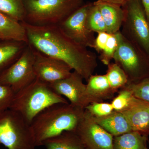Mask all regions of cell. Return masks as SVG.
I'll return each instance as SVG.
<instances>
[{"label": "cell", "instance_id": "6da1fadb", "mask_svg": "<svg viewBox=\"0 0 149 149\" xmlns=\"http://www.w3.org/2000/svg\"><path fill=\"white\" fill-rule=\"evenodd\" d=\"M21 22L32 47L64 62L87 81L93 75L97 66L96 54L68 37L58 25L38 26Z\"/></svg>", "mask_w": 149, "mask_h": 149}, {"label": "cell", "instance_id": "7a4b0ae2", "mask_svg": "<svg viewBox=\"0 0 149 149\" xmlns=\"http://www.w3.org/2000/svg\"><path fill=\"white\" fill-rule=\"evenodd\" d=\"M85 110L70 103L57 104L41 112L31 123L37 146L65 131L75 132Z\"/></svg>", "mask_w": 149, "mask_h": 149}, {"label": "cell", "instance_id": "3957f363", "mask_svg": "<svg viewBox=\"0 0 149 149\" xmlns=\"http://www.w3.org/2000/svg\"><path fill=\"white\" fill-rule=\"evenodd\" d=\"M67 100L53 90L49 83L36 80L15 93L10 109L22 116L29 124L47 108L57 104H68Z\"/></svg>", "mask_w": 149, "mask_h": 149}, {"label": "cell", "instance_id": "277c9868", "mask_svg": "<svg viewBox=\"0 0 149 149\" xmlns=\"http://www.w3.org/2000/svg\"><path fill=\"white\" fill-rule=\"evenodd\" d=\"M84 3V0H24L23 22L35 26L58 25Z\"/></svg>", "mask_w": 149, "mask_h": 149}, {"label": "cell", "instance_id": "5b68a950", "mask_svg": "<svg viewBox=\"0 0 149 149\" xmlns=\"http://www.w3.org/2000/svg\"><path fill=\"white\" fill-rule=\"evenodd\" d=\"M0 144L7 149H35L37 147L31 124L11 109L0 113Z\"/></svg>", "mask_w": 149, "mask_h": 149}, {"label": "cell", "instance_id": "8992f818", "mask_svg": "<svg viewBox=\"0 0 149 149\" xmlns=\"http://www.w3.org/2000/svg\"><path fill=\"white\" fill-rule=\"evenodd\" d=\"M125 12L122 35L149 58V22L140 0H128L122 7Z\"/></svg>", "mask_w": 149, "mask_h": 149}, {"label": "cell", "instance_id": "52a82bcc", "mask_svg": "<svg viewBox=\"0 0 149 149\" xmlns=\"http://www.w3.org/2000/svg\"><path fill=\"white\" fill-rule=\"evenodd\" d=\"M113 59L125 72L128 84L138 83L149 76V58L121 33Z\"/></svg>", "mask_w": 149, "mask_h": 149}, {"label": "cell", "instance_id": "ba28073f", "mask_svg": "<svg viewBox=\"0 0 149 149\" xmlns=\"http://www.w3.org/2000/svg\"><path fill=\"white\" fill-rule=\"evenodd\" d=\"M34 49L28 44L19 58L0 76V83L8 85L16 93L36 79Z\"/></svg>", "mask_w": 149, "mask_h": 149}, {"label": "cell", "instance_id": "9c48e42d", "mask_svg": "<svg viewBox=\"0 0 149 149\" xmlns=\"http://www.w3.org/2000/svg\"><path fill=\"white\" fill-rule=\"evenodd\" d=\"M91 3H85L58 25L63 32L75 42L85 47L94 48L95 32L90 30L87 22V14Z\"/></svg>", "mask_w": 149, "mask_h": 149}, {"label": "cell", "instance_id": "30bf717a", "mask_svg": "<svg viewBox=\"0 0 149 149\" xmlns=\"http://www.w3.org/2000/svg\"><path fill=\"white\" fill-rule=\"evenodd\" d=\"M74 132L87 148L113 149V136L97 123L85 109Z\"/></svg>", "mask_w": 149, "mask_h": 149}, {"label": "cell", "instance_id": "8fae6325", "mask_svg": "<svg viewBox=\"0 0 149 149\" xmlns=\"http://www.w3.org/2000/svg\"><path fill=\"white\" fill-rule=\"evenodd\" d=\"M83 79L79 73L74 70L66 78L49 84L56 93L66 97L70 104L85 109L91 102L86 92V85L83 83Z\"/></svg>", "mask_w": 149, "mask_h": 149}, {"label": "cell", "instance_id": "7c38bea8", "mask_svg": "<svg viewBox=\"0 0 149 149\" xmlns=\"http://www.w3.org/2000/svg\"><path fill=\"white\" fill-rule=\"evenodd\" d=\"M33 49L34 68L37 79L50 84L66 78L71 74L72 68L64 62Z\"/></svg>", "mask_w": 149, "mask_h": 149}, {"label": "cell", "instance_id": "4fadbf2b", "mask_svg": "<svg viewBox=\"0 0 149 149\" xmlns=\"http://www.w3.org/2000/svg\"><path fill=\"white\" fill-rule=\"evenodd\" d=\"M133 131L149 135V104L135 98L127 109L122 112Z\"/></svg>", "mask_w": 149, "mask_h": 149}, {"label": "cell", "instance_id": "5bb4252c", "mask_svg": "<svg viewBox=\"0 0 149 149\" xmlns=\"http://www.w3.org/2000/svg\"><path fill=\"white\" fill-rule=\"evenodd\" d=\"M94 3L101 13L107 32L111 34L120 31L125 17V12L122 7L100 0Z\"/></svg>", "mask_w": 149, "mask_h": 149}, {"label": "cell", "instance_id": "9a60e30c", "mask_svg": "<svg viewBox=\"0 0 149 149\" xmlns=\"http://www.w3.org/2000/svg\"><path fill=\"white\" fill-rule=\"evenodd\" d=\"M28 45L22 41L0 40V76L19 58Z\"/></svg>", "mask_w": 149, "mask_h": 149}, {"label": "cell", "instance_id": "2e32d148", "mask_svg": "<svg viewBox=\"0 0 149 149\" xmlns=\"http://www.w3.org/2000/svg\"><path fill=\"white\" fill-rule=\"evenodd\" d=\"M87 82L86 92L91 103L103 102L113 97L115 93L110 86L106 74H93Z\"/></svg>", "mask_w": 149, "mask_h": 149}, {"label": "cell", "instance_id": "e0dca14e", "mask_svg": "<svg viewBox=\"0 0 149 149\" xmlns=\"http://www.w3.org/2000/svg\"><path fill=\"white\" fill-rule=\"evenodd\" d=\"M93 118L97 123L113 137L133 131L128 120L120 112L114 111L105 117Z\"/></svg>", "mask_w": 149, "mask_h": 149}, {"label": "cell", "instance_id": "ac0fdd59", "mask_svg": "<svg viewBox=\"0 0 149 149\" xmlns=\"http://www.w3.org/2000/svg\"><path fill=\"white\" fill-rule=\"evenodd\" d=\"M0 40H15L28 43L26 31L21 22L1 11Z\"/></svg>", "mask_w": 149, "mask_h": 149}, {"label": "cell", "instance_id": "d6986e66", "mask_svg": "<svg viewBox=\"0 0 149 149\" xmlns=\"http://www.w3.org/2000/svg\"><path fill=\"white\" fill-rule=\"evenodd\" d=\"M47 149H85L79 137L74 132L65 131L44 141Z\"/></svg>", "mask_w": 149, "mask_h": 149}, {"label": "cell", "instance_id": "ffe728a7", "mask_svg": "<svg viewBox=\"0 0 149 149\" xmlns=\"http://www.w3.org/2000/svg\"><path fill=\"white\" fill-rule=\"evenodd\" d=\"M147 139V136L131 131L113 137V149H145Z\"/></svg>", "mask_w": 149, "mask_h": 149}, {"label": "cell", "instance_id": "44dd1931", "mask_svg": "<svg viewBox=\"0 0 149 149\" xmlns=\"http://www.w3.org/2000/svg\"><path fill=\"white\" fill-rule=\"evenodd\" d=\"M107 79L114 93L125 87L128 83V77L123 69L117 63H110L108 65Z\"/></svg>", "mask_w": 149, "mask_h": 149}, {"label": "cell", "instance_id": "7402d4cb", "mask_svg": "<svg viewBox=\"0 0 149 149\" xmlns=\"http://www.w3.org/2000/svg\"><path fill=\"white\" fill-rule=\"evenodd\" d=\"M0 11L17 21L22 22L25 16L24 0H0Z\"/></svg>", "mask_w": 149, "mask_h": 149}, {"label": "cell", "instance_id": "603a6c76", "mask_svg": "<svg viewBox=\"0 0 149 149\" xmlns=\"http://www.w3.org/2000/svg\"><path fill=\"white\" fill-rule=\"evenodd\" d=\"M88 27L94 32H106V27L98 7L94 2L92 3L88 10L87 17Z\"/></svg>", "mask_w": 149, "mask_h": 149}, {"label": "cell", "instance_id": "cb8c5ba5", "mask_svg": "<svg viewBox=\"0 0 149 149\" xmlns=\"http://www.w3.org/2000/svg\"><path fill=\"white\" fill-rule=\"evenodd\" d=\"M120 35V31L110 35L106 45L99 56L100 60L104 64L108 65L112 60L113 59L115 53L119 45Z\"/></svg>", "mask_w": 149, "mask_h": 149}, {"label": "cell", "instance_id": "d4e9b609", "mask_svg": "<svg viewBox=\"0 0 149 149\" xmlns=\"http://www.w3.org/2000/svg\"><path fill=\"white\" fill-rule=\"evenodd\" d=\"M118 93L111 103L114 111L122 112L130 106L135 97L132 91L125 87L120 89Z\"/></svg>", "mask_w": 149, "mask_h": 149}, {"label": "cell", "instance_id": "484cf974", "mask_svg": "<svg viewBox=\"0 0 149 149\" xmlns=\"http://www.w3.org/2000/svg\"><path fill=\"white\" fill-rule=\"evenodd\" d=\"M125 87L132 91L136 98L149 104V76L138 83L127 84Z\"/></svg>", "mask_w": 149, "mask_h": 149}, {"label": "cell", "instance_id": "4316f807", "mask_svg": "<svg viewBox=\"0 0 149 149\" xmlns=\"http://www.w3.org/2000/svg\"><path fill=\"white\" fill-rule=\"evenodd\" d=\"M85 109L95 118H102L111 114L114 110L111 103L94 102L89 104Z\"/></svg>", "mask_w": 149, "mask_h": 149}, {"label": "cell", "instance_id": "83f0119b", "mask_svg": "<svg viewBox=\"0 0 149 149\" xmlns=\"http://www.w3.org/2000/svg\"><path fill=\"white\" fill-rule=\"evenodd\" d=\"M15 94L10 86L0 83V113L10 109Z\"/></svg>", "mask_w": 149, "mask_h": 149}, {"label": "cell", "instance_id": "f1b7e54d", "mask_svg": "<svg viewBox=\"0 0 149 149\" xmlns=\"http://www.w3.org/2000/svg\"><path fill=\"white\" fill-rule=\"evenodd\" d=\"M97 34L95 40L94 49L100 54L105 47L110 34L106 32H99Z\"/></svg>", "mask_w": 149, "mask_h": 149}, {"label": "cell", "instance_id": "f546056e", "mask_svg": "<svg viewBox=\"0 0 149 149\" xmlns=\"http://www.w3.org/2000/svg\"><path fill=\"white\" fill-rule=\"evenodd\" d=\"M149 22V0H140Z\"/></svg>", "mask_w": 149, "mask_h": 149}, {"label": "cell", "instance_id": "4dcf8cb0", "mask_svg": "<svg viewBox=\"0 0 149 149\" xmlns=\"http://www.w3.org/2000/svg\"><path fill=\"white\" fill-rule=\"evenodd\" d=\"M102 1L106 2L111 3L114 4L122 7L125 4L128 0H100Z\"/></svg>", "mask_w": 149, "mask_h": 149}, {"label": "cell", "instance_id": "1f68e13d", "mask_svg": "<svg viewBox=\"0 0 149 149\" xmlns=\"http://www.w3.org/2000/svg\"><path fill=\"white\" fill-rule=\"evenodd\" d=\"M145 149H148V148H147L146 147V148H145Z\"/></svg>", "mask_w": 149, "mask_h": 149}, {"label": "cell", "instance_id": "d6a6232c", "mask_svg": "<svg viewBox=\"0 0 149 149\" xmlns=\"http://www.w3.org/2000/svg\"><path fill=\"white\" fill-rule=\"evenodd\" d=\"M85 149H89L87 148H85Z\"/></svg>", "mask_w": 149, "mask_h": 149}]
</instances>
